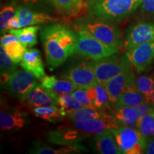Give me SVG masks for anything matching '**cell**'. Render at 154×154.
Returning a JSON list of instances; mask_svg holds the SVG:
<instances>
[{
    "instance_id": "6da1fadb",
    "label": "cell",
    "mask_w": 154,
    "mask_h": 154,
    "mask_svg": "<svg viewBox=\"0 0 154 154\" xmlns=\"http://www.w3.org/2000/svg\"><path fill=\"white\" fill-rule=\"evenodd\" d=\"M45 57L51 69L62 64L75 54L76 34L60 24H51L43 28L40 33Z\"/></svg>"
},
{
    "instance_id": "7a4b0ae2",
    "label": "cell",
    "mask_w": 154,
    "mask_h": 154,
    "mask_svg": "<svg viewBox=\"0 0 154 154\" xmlns=\"http://www.w3.org/2000/svg\"><path fill=\"white\" fill-rule=\"evenodd\" d=\"M142 0H87L86 9L91 16L120 21L129 17L140 6Z\"/></svg>"
},
{
    "instance_id": "3957f363",
    "label": "cell",
    "mask_w": 154,
    "mask_h": 154,
    "mask_svg": "<svg viewBox=\"0 0 154 154\" xmlns=\"http://www.w3.org/2000/svg\"><path fill=\"white\" fill-rule=\"evenodd\" d=\"M75 27L86 31L94 37L110 47L119 49L124 45V40L120 30L108 19L91 15L84 17L76 21Z\"/></svg>"
},
{
    "instance_id": "277c9868",
    "label": "cell",
    "mask_w": 154,
    "mask_h": 154,
    "mask_svg": "<svg viewBox=\"0 0 154 154\" xmlns=\"http://www.w3.org/2000/svg\"><path fill=\"white\" fill-rule=\"evenodd\" d=\"M75 28L77 36L75 54L88 58L91 60L97 61L119 52V49L103 43L82 29Z\"/></svg>"
},
{
    "instance_id": "5b68a950",
    "label": "cell",
    "mask_w": 154,
    "mask_h": 154,
    "mask_svg": "<svg viewBox=\"0 0 154 154\" xmlns=\"http://www.w3.org/2000/svg\"><path fill=\"white\" fill-rule=\"evenodd\" d=\"M118 145L121 153H144L147 139L134 127L122 125L116 129L111 131Z\"/></svg>"
},
{
    "instance_id": "8992f818",
    "label": "cell",
    "mask_w": 154,
    "mask_h": 154,
    "mask_svg": "<svg viewBox=\"0 0 154 154\" xmlns=\"http://www.w3.org/2000/svg\"><path fill=\"white\" fill-rule=\"evenodd\" d=\"M93 64L96 82L103 86L111 79L131 66L124 56L119 57L115 54L100 60H93Z\"/></svg>"
},
{
    "instance_id": "52a82bcc",
    "label": "cell",
    "mask_w": 154,
    "mask_h": 154,
    "mask_svg": "<svg viewBox=\"0 0 154 154\" xmlns=\"http://www.w3.org/2000/svg\"><path fill=\"white\" fill-rule=\"evenodd\" d=\"M154 41V22H135L127 29L123 47L128 50Z\"/></svg>"
},
{
    "instance_id": "ba28073f",
    "label": "cell",
    "mask_w": 154,
    "mask_h": 154,
    "mask_svg": "<svg viewBox=\"0 0 154 154\" xmlns=\"http://www.w3.org/2000/svg\"><path fill=\"white\" fill-rule=\"evenodd\" d=\"M64 77L70 80L76 88L88 89L97 83L94 74L93 60L82 61L71 66Z\"/></svg>"
},
{
    "instance_id": "9c48e42d",
    "label": "cell",
    "mask_w": 154,
    "mask_h": 154,
    "mask_svg": "<svg viewBox=\"0 0 154 154\" xmlns=\"http://www.w3.org/2000/svg\"><path fill=\"white\" fill-rule=\"evenodd\" d=\"M36 77L26 70H19L13 73L6 85L9 91L19 101H24L27 94L37 85Z\"/></svg>"
},
{
    "instance_id": "30bf717a",
    "label": "cell",
    "mask_w": 154,
    "mask_h": 154,
    "mask_svg": "<svg viewBox=\"0 0 154 154\" xmlns=\"http://www.w3.org/2000/svg\"><path fill=\"white\" fill-rule=\"evenodd\" d=\"M124 57L138 74L143 72L154 60V41L127 50Z\"/></svg>"
},
{
    "instance_id": "8fae6325",
    "label": "cell",
    "mask_w": 154,
    "mask_h": 154,
    "mask_svg": "<svg viewBox=\"0 0 154 154\" xmlns=\"http://www.w3.org/2000/svg\"><path fill=\"white\" fill-rule=\"evenodd\" d=\"M73 125L88 136L91 135L97 136L108 131L116 129L123 124L114 116L110 115L103 119L73 121Z\"/></svg>"
},
{
    "instance_id": "7c38bea8",
    "label": "cell",
    "mask_w": 154,
    "mask_h": 154,
    "mask_svg": "<svg viewBox=\"0 0 154 154\" xmlns=\"http://www.w3.org/2000/svg\"><path fill=\"white\" fill-rule=\"evenodd\" d=\"M136 77L131 66L111 79L105 85L111 103L113 105L116 103L125 90L128 86L136 84Z\"/></svg>"
},
{
    "instance_id": "4fadbf2b",
    "label": "cell",
    "mask_w": 154,
    "mask_h": 154,
    "mask_svg": "<svg viewBox=\"0 0 154 154\" xmlns=\"http://www.w3.org/2000/svg\"><path fill=\"white\" fill-rule=\"evenodd\" d=\"M86 135L76 127L63 126L56 130L51 131L47 134V138L50 143L61 146L71 145L82 140Z\"/></svg>"
},
{
    "instance_id": "5bb4252c",
    "label": "cell",
    "mask_w": 154,
    "mask_h": 154,
    "mask_svg": "<svg viewBox=\"0 0 154 154\" xmlns=\"http://www.w3.org/2000/svg\"><path fill=\"white\" fill-rule=\"evenodd\" d=\"M58 96L51 93L42 84H37L26 96L24 101L32 108L57 105Z\"/></svg>"
},
{
    "instance_id": "9a60e30c",
    "label": "cell",
    "mask_w": 154,
    "mask_h": 154,
    "mask_svg": "<svg viewBox=\"0 0 154 154\" xmlns=\"http://www.w3.org/2000/svg\"><path fill=\"white\" fill-rule=\"evenodd\" d=\"M20 66L32 73L37 79L42 80L46 76L41 53L36 49H26Z\"/></svg>"
},
{
    "instance_id": "2e32d148",
    "label": "cell",
    "mask_w": 154,
    "mask_h": 154,
    "mask_svg": "<svg viewBox=\"0 0 154 154\" xmlns=\"http://www.w3.org/2000/svg\"><path fill=\"white\" fill-rule=\"evenodd\" d=\"M27 116L17 109H9L0 113V128L3 131L18 130L26 123Z\"/></svg>"
},
{
    "instance_id": "e0dca14e",
    "label": "cell",
    "mask_w": 154,
    "mask_h": 154,
    "mask_svg": "<svg viewBox=\"0 0 154 154\" xmlns=\"http://www.w3.org/2000/svg\"><path fill=\"white\" fill-rule=\"evenodd\" d=\"M16 16L18 17L20 27H25L29 26L47 24L55 21L50 15L43 12H36L33 10L20 7L17 9Z\"/></svg>"
},
{
    "instance_id": "ac0fdd59",
    "label": "cell",
    "mask_w": 154,
    "mask_h": 154,
    "mask_svg": "<svg viewBox=\"0 0 154 154\" xmlns=\"http://www.w3.org/2000/svg\"><path fill=\"white\" fill-rule=\"evenodd\" d=\"M87 91L94 109L106 112L107 111H113L109 94L105 86L96 83L94 86L88 88Z\"/></svg>"
},
{
    "instance_id": "d6986e66",
    "label": "cell",
    "mask_w": 154,
    "mask_h": 154,
    "mask_svg": "<svg viewBox=\"0 0 154 154\" xmlns=\"http://www.w3.org/2000/svg\"><path fill=\"white\" fill-rule=\"evenodd\" d=\"M41 81V84L44 88L58 96L72 94L76 89L74 84L65 77L58 79L55 76H45Z\"/></svg>"
},
{
    "instance_id": "ffe728a7",
    "label": "cell",
    "mask_w": 154,
    "mask_h": 154,
    "mask_svg": "<svg viewBox=\"0 0 154 154\" xmlns=\"http://www.w3.org/2000/svg\"><path fill=\"white\" fill-rule=\"evenodd\" d=\"M96 149L101 154L121 153L111 131H105L96 136Z\"/></svg>"
},
{
    "instance_id": "44dd1931",
    "label": "cell",
    "mask_w": 154,
    "mask_h": 154,
    "mask_svg": "<svg viewBox=\"0 0 154 154\" xmlns=\"http://www.w3.org/2000/svg\"><path fill=\"white\" fill-rule=\"evenodd\" d=\"M112 115L123 125L131 127H137L138 119L137 113L134 107L128 106L113 105Z\"/></svg>"
},
{
    "instance_id": "7402d4cb",
    "label": "cell",
    "mask_w": 154,
    "mask_h": 154,
    "mask_svg": "<svg viewBox=\"0 0 154 154\" xmlns=\"http://www.w3.org/2000/svg\"><path fill=\"white\" fill-rule=\"evenodd\" d=\"M32 112L38 118L49 121L53 124L61 121L66 116V113L63 112L59 106L35 107L32 109Z\"/></svg>"
},
{
    "instance_id": "603a6c76",
    "label": "cell",
    "mask_w": 154,
    "mask_h": 154,
    "mask_svg": "<svg viewBox=\"0 0 154 154\" xmlns=\"http://www.w3.org/2000/svg\"><path fill=\"white\" fill-rule=\"evenodd\" d=\"M87 151L84 146L79 145L77 143L71 145L64 146L60 149H52L45 146L36 144L29 151L30 153L36 154H66V153H79L81 152Z\"/></svg>"
},
{
    "instance_id": "cb8c5ba5",
    "label": "cell",
    "mask_w": 154,
    "mask_h": 154,
    "mask_svg": "<svg viewBox=\"0 0 154 154\" xmlns=\"http://www.w3.org/2000/svg\"><path fill=\"white\" fill-rule=\"evenodd\" d=\"M143 102H146L145 97L138 89L136 84H134L128 86L125 90L124 93L121 95L117 103L113 105L128 106L134 107Z\"/></svg>"
},
{
    "instance_id": "d4e9b609",
    "label": "cell",
    "mask_w": 154,
    "mask_h": 154,
    "mask_svg": "<svg viewBox=\"0 0 154 154\" xmlns=\"http://www.w3.org/2000/svg\"><path fill=\"white\" fill-rule=\"evenodd\" d=\"M111 114L104 111L98 110L92 108L83 106L81 109L75 110L66 115V118L73 121L80 120H88L94 119H103Z\"/></svg>"
},
{
    "instance_id": "484cf974",
    "label": "cell",
    "mask_w": 154,
    "mask_h": 154,
    "mask_svg": "<svg viewBox=\"0 0 154 154\" xmlns=\"http://www.w3.org/2000/svg\"><path fill=\"white\" fill-rule=\"evenodd\" d=\"M38 29V26H29L17 29H10L9 32L18 36L20 42L25 47L30 48L37 43L36 33Z\"/></svg>"
},
{
    "instance_id": "4316f807",
    "label": "cell",
    "mask_w": 154,
    "mask_h": 154,
    "mask_svg": "<svg viewBox=\"0 0 154 154\" xmlns=\"http://www.w3.org/2000/svg\"><path fill=\"white\" fill-rule=\"evenodd\" d=\"M0 68H1V83L6 84L9 77L13 73L16 72L17 63H15L11 59L5 48L1 45L0 47Z\"/></svg>"
},
{
    "instance_id": "83f0119b",
    "label": "cell",
    "mask_w": 154,
    "mask_h": 154,
    "mask_svg": "<svg viewBox=\"0 0 154 154\" xmlns=\"http://www.w3.org/2000/svg\"><path fill=\"white\" fill-rule=\"evenodd\" d=\"M57 105L62 109L66 115L84 106L79 101L75 99L72 94L58 96Z\"/></svg>"
},
{
    "instance_id": "f1b7e54d",
    "label": "cell",
    "mask_w": 154,
    "mask_h": 154,
    "mask_svg": "<svg viewBox=\"0 0 154 154\" xmlns=\"http://www.w3.org/2000/svg\"><path fill=\"white\" fill-rule=\"evenodd\" d=\"M138 89L145 97L147 103H151V94L154 89V79L149 76H140L136 79V82Z\"/></svg>"
},
{
    "instance_id": "f546056e",
    "label": "cell",
    "mask_w": 154,
    "mask_h": 154,
    "mask_svg": "<svg viewBox=\"0 0 154 154\" xmlns=\"http://www.w3.org/2000/svg\"><path fill=\"white\" fill-rule=\"evenodd\" d=\"M3 47L6 52L15 63H18L22 61L26 47H25L20 42H11Z\"/></svg>"
},
{
    "instance_id": "4dcf8cb0",
    "label": "cell",
    "mask_w": 154,
    "mask_h": 154,
    "mask_svg": "<svg viewBox=\"0 0 154 154\" xmlns=\"http://www.w3.org/2000/svg\"><path fill=\"white\" fill-rule=\"evenodd\" d=\"M17 10L12 6H6L1 9L0 12V29L1 34H5L9 32V22L13 17L16 16Z\"/></svg>"
},
{
    "instance_id": "1f68e13d",
    "label": "cell",
    "mask_w": 154,
    "mask_h": 154,
    "mask_svg": "<svg viewBox=\"0 0 154 154\" xmlns=\"http://www.w3.org/2000/svg\"><path fill=\"white\" fill-rule=\"evenodd\" d=\"M153 112L148 113L142 118L139 119L137 127H136L137 129L140 132V134L143 135V137L146 139L150 136H151L152 124H153Z\"/></svg>"
},
{
    "instance_id": "d6a6232c",
    "label": "cell",
    "mask_w": 154,
    "mask_h": 154,
    "mask_svg": "<svg viewBox=\"0 0 154 154\" xmlns=\"http://www.w3.org/2000/svg\"><path fill=\"white\" fill-rule=\"evenodd\" d=\"M72 94L75 99L77 101H79L84 107H88L94 109L93 106L91 104V102L90 101L89 96H88L87 89L76 88Z\"/></svg>"
},
{
    "instance_id": "836d02e7",
    "label": "cell",
    "mask_w": 154,
    "mask_h": 154,
    "mask_svg": "<svg viewBox=\"0 0 154 154\" xmlns=\"http://www.w3.org/2000/svg\"><path fill=\"white\" fill-rule=\"evenodd\" d=\"M56 9L63 13H70L76 9L73 0H51Z\"/></svg>"
},
{
    "instance_id": "e575fe53",
    "label": "cell",
    "mask_w": 154,
    "mask_h": 154,
    "mask_svg": "<svg viewBox=\"0 0 154 154\" xmlns=\"http://www.w3.org/2000/svg\"><path fill=\"white\" fill-rule=\"evenodd\" d=\"M134 109L136 111L138 119L142 118L144 116L148 114V113L153 112L154 111V106L151 103H147V102H143V103H140L134 106Z\"/></svg>"
},
{
    "instance_id": "d590c367",
    "label": "cell",
    "mask_w": 154,
    "mask_h": 154,
    "mask_svg": "<svg viewBox=\"0 0 154 154\" xmlns=\"http://www.w3.org/2000/svg\"><path fill=\"white\" fill-rule=\"evenodd\" d=\"M140 11L144 14L154 17V0H142Z\"/></svg>"
},
{
    "instance_id": "8d00e7d4",
    "label": "cell",
    "mask_w": 154,
    "mask_h": 154,
    "mask_svg": "<svg viewBox=\"0 0 154 154\" xmlns=\"http://www.w3.org/2000/svg\"><path fill=\"white\" fill-rule=\"evenodd\" d=\"M20 42L19 37L15 34H4L3 36H2L1 37V45L5 46L7 44H8L11 42Z\"/></svg>"
},
{
    "instance_id": "74e56055",
    "label": "cell",
    "mask_w": 154,
    "mask_h": 154,
    "mask_svg": "<svg viewBox=\"0 0 154 154\" xmlns=\"http://www.w3.org/2000/svg\"><path fill=\"white\" fill-rule=\"evenodd\" d=\"M144 153L154 154V138L151 140H148L144 150Z\"/></svg>"
},
{
    "instance_id": "f35d334b",
    "label": "cell",
    "mask_w": 154,
    "mask_h": 154,
    "mask_svg": "<svg viewBox=\"0 0 154 154\" xmlns=\"http://www.w3.org/2000/svg\"><path fill=\"white\" fill-rule=\"evenodd\" d=\"M9 31L10 29H20V24H19V19L17 16L13 17L12 19L9 21Z\"/></svg>"
},
{
    "instance_id": "ab89813d",
    "label": "cell",
    "mask_w": 154,
    "mask_h": 154,
    "mask_svg": "<svg viewBox=\"0 0 154 154\" xmlns=\"http://www.w3.org/2000/svg\"><path fill=\"white\" fill-rule=\"evenodd\" d=\"M73 2H74V4L75 5V7H76V9L78 7H79L81 3L82 2L83 0H73Z\"/></svg>"
},
{
    "instance_id": "60d3db41",
    "label": "cell",
    "mask_w": 154,
    "mask_h": 154,
    "mask_svg": "<svg viewBox=\"0 0 154 154\" xmlns=\"http://www.w3.org/2000/svg\"><path fill=\"white\" fill-rule=\"evenodd\" d=\"M151 136H152V138H154V111L153 112V124H152Z\"/></svg>"
},
{
    "instance_id": "b9f144b4",
    "label": "cell",
    "mask_w": 154,
    "mask_h": 154,
    "mask_svg": "<svg viewBox=\"0 0 154 154\" xmlns=\"http://www.w3.org/2000/svg\"><path fill=\"white\" fill-rule=\"evenodd\" d=\"M151 104L153 105L154 106V89L151 94Z\"/></svg>"
},
{
    "instance_id": "7bdbcfd3",
    "label": "cell",
    "mask_w": 154,
    "mask_h": 154,
    "mask_svg": "<svg viewBox=\"0 0 154 154\" xmlns=\"http://www.w3.org/2000/svg\"><path fill=\"white\" fill-rule=\"evenodd\" d=\"M25 2H36L38 0H23Z\"/></svg>"
},
{
    "instance_id": "ee69618b",
    "label": "cell",
    "mask_w": 154,
    "mask_h": 154,
    "mask_svg": "<svg viewBox=\"0 0 154 154\" xmlns=\"http://www.w3.org/2000/svg\"><path fill=\"white\" fill-rule=\"evenodd\" d=\"M153 78L154 79V74H153Z\"/></svg>"
}]
</instances>
